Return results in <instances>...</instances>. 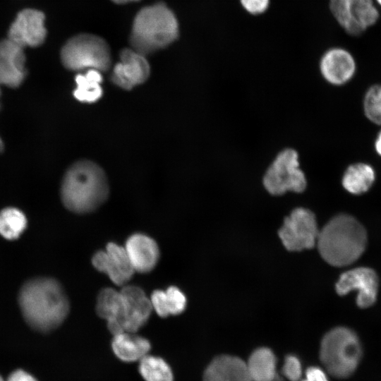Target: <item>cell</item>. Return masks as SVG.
Returning a JSON list of instances; mask_svg holds the SVG:
<instances>
[{
    "mask_svg": "<svg viewBox=\"0 0 381 381\" xmlns=\"http://www.w3.org/2000/svg\"><path fill=\"white\" fill-rule=\"evenodd\" d=\"M27 226L24 213L15 207H6L0 212V235L8 240L18 238Z\"/></svg>",
    "mask_w": 381,
    "mask_h": 381,
    "instance_id": "603a6c76",
    "label": "cell"
},
{
    "mask_svg": "<svg viewBox=\"0 0 381 381\" xmlns=\"http://www.w3.org/2000/svg\"><path fill=\"white\" fill-rule=\"evenodd\" d=\"M3 143H2V140H1L0 138V152L3 149Z\"/></svg>",
    "mask_w": 381,
    "mask_h": 381,
    "instance_id": "d590c367",
    "label": "cell"
},
{
    "mask_svg": "<svg viewBox=\"0 0 381 381\" xmlns=\"http://www.w3.org/2000/svg\"><path fill=\"white\" fill-rule=\"evenodd\" d=\"M7 381H37L36 379L28 373L18 370L12 373Z\"/></svg>",
    "mask_w": 381,
    "mask_h": 381,
    "instance_id": "d6a6232c",
    "label": "cell"
},
{
    "mask_svg": "<svg viewBox=\"0 0 381 381\" xmlns=\"http://www.w3.org/2000/svg\"><path fill=\"white\" fill-rule=\"evenodd\" d=\"M92 264L97 270L106 274L116 285L122 286L126 284L114 270L110 258L105 250L97 251L92 258Z\"/></svg>",
    "mask_w": 381,
    "mask_h": 381,
    "instance_id": "4316f807",
    "label": "cell"
},
{
    "mask_svg": "<svg viewBox=\"0 0 381 381\" xmlns=\"http://www.w3.org/2000/svg\"><path fill=\"white\" fill-rule=\"evenodd\" d=\"M356 69L352 54L341 47H332L327 50L320 61V70L322 77L329 83L343 85L349 81Z\"/></svg>",
    "mask_w": 381,
    "mask_h": 381,
    "instance_id": "4fadbf2b",
    "label": "cell"
},
{
    "mask_svg": "<svg viewBox=\"0 0 381 381\" xmlns=\"http://www.w3.org/2000/svg\"><path fill=\"white\" fill-rule=\"evenodd\" d=\"M109 193L104 170L90 160L73 164L66 172L61 188L64 205L77 214H85L99 208Z\"/></svg>",
    "mask_w": 381,
    "mask_h": 381,
    "instance_id": "7a4b0ae2",
    "label": "cell"
},
{
    "mask_svg": "<svg viewBox=\"0 0 381 381\" xmlns=\"http://www.w3.org/2000/svg\"><path fill=\"white\" fill-rule=\"evenodd\" d=\"M105 251L115 270L128 282L132 278L135 270L125 248L115 242H109L106 246Z\"/></svg>",
    "mask_w": 381,
    "mask_h": 381,
    "instance_id": "d4e9b609",
    "label": "cell"
},
{
    "mask_svg": "<svg viewBox=\"0 0 381 381\" xmlns=\"http://www.w3.org/2000/svg\"><path fill=\"white\" fill-rule=\"evenodd\" d=\"M319 231L315 214L308 209L298 207L284 219L278 234L288 250L301 251L315 246Z\"/></svg>",
    "mask_w": 381,
    "mask_h": 381,
    "instance_id": "9c48e42d",
    "label": "cell"
},
{
    "mask_svg": "<svg viewBox=\"0 0 381 381\" xmlns=\"http://www.w3.org/2000/svg\"><path fill=\"white\" fill-rule=\"evenodd\" d=\"M378 279L376 273L368 267H358L343 273L336 284L339 295L357 290V305L365 308L374 304L377 298Z\"/></svg>",
    "mask_w": 381,
    "mask_h": 381,
    "instance_id": "30bf717a",
    "label": "cell"
},
{
    "mask_svg": "<svg viewBox=\"0 0 381 381\" xmlns=\"http://www.w3.org/2000/svg\"><path fill=\"white\" fill-rule=\"evenodd\" d=\"M125 304L124 332L135 333L148 320L152 306L144 291L137 286L128 285L120 291Z\"/></svg>",
    "mask_w": 381,
    "mask_h": 381,
    "instance_id": "5bb4252c",
    "label": "cell"
},
{
    "mask_svg": "<svg viewBox=\"0 0 381 381\" xmlns=\"http://www.w3.org/2000/svg\"><path fill=\"white\" fill-rule=\"evenodd\" d=\"M165 294L169 315H180L186 310L187 298L179 287L170 286L166 289Z\"/></svg>",
    "mask_w": 381,
    "mask_h": 381,
    "instance_id": "83f0119b",
    "label": "cell"
},
{
    "mask_svg": "<svg viewBox=\"0 0 381 381\" xmlns=\"http://www.w3.org/2000/svg\"><path fill=\"white\" fill-rule=\"evenodd\" d=\"M376 1L381 6V0H376Z\"/></svg>",
    "mask_w": 381,
    "mask_h": 381,
    "instance_id": "8d00e7d4",
    "label": "cell"
},
{
    "mask_svg": "<svg viewBox=\"0 0 381 381\" xmlns=\"http://www.w3.org/2000/svg\"><path fill=\"white\" fill-rule=\"evenodd\" d=\"M150 302L156 313L161 318H167L169 315L167 307L165 291L161 289L155 290L150 297Z\"/></svg>",
    "mask_w": 381,
    "mask_h": 381,
    "instance_id": "f546056e",
    "label": "cell"
},
{
    "mask_svg": "<svg viewBox=\"0 0 381 381\" xmlns=\"http://www.w3.org/2000/svg\"><path fill=\"white\" fill-rule=\"evenodd\" d=\"M362 356L356 334L350 329L339 327L322 338L320 358L325 370L337 378H346L354 373Z\"/></svg>",
    "mask_w": 381,
    "mask_h": 381,
    "instance_id": "5b68a950",
    "label": "cell"
},
{
    "mask_svg": "<svg viewBox=\"0 0 381 381\" xmlns=\"http://www.w3.org/2000/svg\"><path fill=\"white\" fill-rule=\"evenodd\" d=\"M363 109L366 117L376 124H381V85H375L367 91Z\"/></svg>",
    "mask_w": 381,
    "mask_h": 381,
    "instance_id": "484cf974",
    "label": "cell"
},
{
    "mask_svg": "<svg viewBox=\"0 0 381 381\" xmlns=\"http://www.w3.org/2000/svg\"><path fill=\"white\" fill-rule=\"evenodd\" d=\"M47 35L44 15L40 11L26 8L20 11L8 32V39L22 47H37Z\"/></svg>",
    "mask_w": 381,
    "mask_h": 381,
    "instance_id": "8fae6325",
    "label": "cell"
},
{
    "mask_svg": "<svg viewBox=\"0 0 381 381\" xmlns=\"http://www.w3.org/2000/svg\"><path fill=\"white\" fill-rule=\"evenodd\" d=\"M204 381H252L246 363L229 355L216 357L206 368Z\"/></svg>",
    "mask_w": 381,
    "mask_h": 381,
    "instance_id": "e0dca14e",
    "label": "cell"
},
{
    "mask_svg": "<svg viewBox=\"0 0 381 381\" xmlns=\"http://www.w3.org/2000/svg\"><path fill=\"white\" fill-rule=\"evenodd\" d=\"M367 235L353 217L341 214L331 219L319 231L316 244L322 258L329 265L346 266L363 253Z\"/></svg>",
    "mask_w": 381,
    "mask_h": 381,
    "instance_id": "3957f363",
    "label": "cell"
},
{
    "mask_svg": "<svg viewBox=\"0 0 381 381\" xmlns=\"http://www.w3.org/2000/svg\"><path fill=\"white\" fill-rule=\"evenodd\" d=\"M96 313L98 316L116 325L121 332H124L126 309L121 292L110 287L101 289L97 297Z\"/></svg>",
    "mask_w": 381,
    "mask_h": 381,
    "instance_id": "ac0fdd59",
    "label": "cell"
},
{
    "mask_svg": "<svg viewBox=\"0 0 381 381\" xmlns=\"http://www.w3.org/2000/svg\"><path fill=\"white\" fill-rule=\"evenodd\" d=\"M18 303L25 322L42 332L61 325L70 307L61 284L48 277L34 278L24 283L19 291Z\"/></svg>",
    "mask_w": 381,
    "mask_h": 381,
    "instance_id": "6da1fadb",
    "label": "cell"
},
{
    "mask_svg": "<svg viewBox=\"0 0 381 381\" xmlns=\"http://www.w3.org/2000/svg\"><path fill=\"white\" fill-rule=\"evenodd\" d=\"M125 249L135 272L148 273L153 270L159 259L157 242L142 233L131 235L126 241Z\"/></svg>",
    "mask_w": 381,
    "mask_h": 381,
    "instance_id": "2e32d148",
    "label": "cell"
},
{
    "mask_svg": "<svg viewBox=\"0 0 381 381\" xmlns=\"http://www.w3.org/2000/svg\"><path fill=\"white\" fill-rule=\"evenodd\" d=\"M375 181L372 167L364 163L349 166L342 177V186L350 193L360 195L368 190Z\"/></svg>",
    "mask_w": 381,
    "mask_h": 381,
    "instance_id": "44dd1931",
    "label": "cell"
},
{
    "mask_svg": "<svg viewBox=\"0 0 381 381\" xmlns=\"http://www.w3.org/2000/svg\"><path fill=\"white\" fill-rule=\"evenodd\" d=\"M179 35L174 13L163 3L143 8L135 17L130 42L132 49L146 55L166 47Z\"/></svg>",
    "mask_w": 381,
    "mask_h": 381,
    "instance_id": "277c9868",
    "label": "cell"
},
{
    "mask_svg": "<svg viewBox=\"0 0 381 381\" xmlns=\"http://www.w3.org/2000/svg\"><path fill=\"white\" fill-rule=\"evenodd\" d=\"M101 73L95 69H88L85 73L76 75L77 86L73 95L78 101L91 103L97 101L102 97Z\"/></svg>",
    "mask_w": 381,
    "mask_h": 381,
    "instance_id": "7402d4cb",
    "label": "cell"
},
{
    "mask_svg": "<svg viewBox=\"0 0 381 381\" xmlns=\"http://www.w3.org/2000/svg\"><path fill=\"white\" fill-rule=\"evenodd\" d=\"M329 7L341 28L353 37L362 35L379 18L373 0H329Z\"/></svg>",
    "mask_w": 381,
    "mask_h": 381,
    "instance_id": "ba28073f",
    "label": "cell"
},
{
    "mask_svg": "<svg viewBox=\"0 0 381 381\" xmlns=\"http://www.w3.org/2000/svg\"><path fill=\"white\" fill-rule=\"evenodd\" d=\"M61 59L64 66L72 71L87 68L103 72L108 71L111 64L108 44L92 34L77 35L69 39L61 49Z\"/></svg>",
    "mask_w": 381,
    "mask_h": 381,
    "instance_id": "8992f818",
    "label": "cell"
},
{
    "mask_svg": "<svg viewBox=\"0 0 381 381\" xmlns=\"http://www.w3.org/2000/svg\"><path fill=\"white\" fill-rule=\"evenodd\" d=\"M277 359L268 348L255 349L246 363L252 381H274L277 377Z\"/></svg>",
    "mask_w": 381,
    "mask_h": 381,
    "instance_id": "ffe728a7",
    "label": "cell"
},
{
    "mask_svg": "<svg viewBox=\"0 0 381 381\" xmlns=\"http://www.w3.org/2000/svg\"><path fill=\"white\" fill-rule=\"evenodd\" d=\"M139 373L145 381H173L170 366L162 358L146 355L139 361Z\"/></svg>",
    "mask_w": 381,
    "mask_h": 381,
    "instance_id": "cb8c5ba5",
    "label": "cell"
},
{
    "mask_svg": "<svg viewBox=\"0 0 381 381\" xmlns=\"http://www.w3.org/2000/svg\"><path fill=\"white\" fill-rule=\"evenodd\" d=\"M0 381H4V380L2 379L1 376H0Z\"/></svg>",
    "mask_w": 381,
    "mask_h": 381,
    "instance_id": "74e56055",
    "label": "cell"
},
{
    "mask_svg": "<svg viewBox=\"0 0 381 381\" xmlns=\"http://www.w3.org/2000/svg\"><path fill=\"white\" fill-rule=\"evenodd\" d=\"M111 348L116 356L124 362L140 361L147 355L151 345L145 337L134 333L123 332L113 335Z\"/></svg>",
    "mask_w": 381,
    "mask_h": 381,
    "instance_id": "d6986e66",
    "label": "cell"
},
{
    "mask_svg": "<svg viewBox=\"0 0 381 381\" xmlns=\"http://www.w3.org/2000/svg\"><path fill=\"white\" fill-rule=\"evenodd\" d=\"M375 147L377 154L381 156V131L379 133L375 140Z\"/></svg>",
    "mask_w": 381,
    "mask_h": 381,
    "instance_id": "836d02e7",
    "label": "cell"
},
{
    "mask_svg": "<svg viewBox=\"0 0 381 381\" xmlns=\"http://www.w3.org/2000/svg\"><path fill=\"white\" fill-rule=\"evenodd\" d=\"M263 185L272 195H279L287 191L303 192L306 187L305 174L299 168L298 155L293 149L280 152L266 171Z\"/></svg>",
    "mask_w": 381,
    "mask_h": 381,
    "instance_id": "52a82bcc",
    "label": "cell"
},
{
    "mask_svg": "<svg viewBox=\"0 0 381 381\" xmlns=\"http://www.w3.org/2000/svg\"><path fill=\"white\" fill-rule=\"evenodd\" d=\"M116 4H126L131 1H135L138 0H111Z\"/></svg>",
    "mask_w": 381,
    "mask_h": 381,
    "instance_id": "e575fe53",
    "label": "cell"
},
{
    "mask_svg": "<svg viewBox=\"0 0 381 381\" xmlns=\"http://www.w3.org/2000/svg\"><path fill=\"white\" fill-rule=\"evenodd\" d=\"M302 381H329L325 373L320 368L313 366L306 371V378Z\"/></svg>",
    "mask_w": 381,
    "mask_h": 381,
    "instance_id": "1f68e13d",
    "label": "cell"
},
{
    "mask_svg": "<svg viewBox=\"0 0 381 381\" xmlns=\"http://www.w3.org/2000/svg\"><path fill=\"white\" fill-rule=\"evenodd\" d=\"M282 373L290 381H299L302 375V366L299 359L293 355L287 356L282 367Z\"/></svg>",
    "mask_w": 381,
    "mask_h": 381,
    "instance_id": "f1b7e54d",
    "label": "cell"
},
{
    "mask_svg": "<svg viewBox=\"0 0 381 381\" xmlns=\"http://www.w3.org/2000/svg\"><path fill=\"white\" fill-rule=\"evenodd\" d=\"M23 48L9 39L0 42V84L19 86L25 75Z\"/></svg>",
    "mask_w": 381,
    "mask_h": 381,
    "instance_id": "9a60e30c",
    "label": "cell"
},
{
    "mask_svg": "<svg viewBox=\"0 0 381 381\" xmlns=\"http://www.w3.org/2000/svg\"><path fill=\"white\" fill-rule=\"evenodd\" d=\"M240 3L244 10L252 15L265 13L270 6V0H240Z\"/></svg>",
    "mask_w": 381,
    "mask_h": 381,
    "instance_id": "4dcf8cb0",
    "label": "cell"
},
{
    "mask_svg": "<svg viewBox=\"0 0 381 381\" xmlns=\"http://www.w3.org/2000/svg\"><path fill=\"white\" fill-rule=\"evenodd\" d=\"M119 57L120 61L114 66L111 77L114 84L131 90L147 80L150 67L145 55L133 49H124Z\"/></svg>",
    "mask_w": 381,
    "mask_h": 381,
    "instance_id": "7c38bea8",
    "label": "cell"
}]
</instances>
